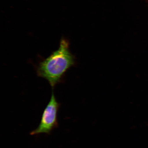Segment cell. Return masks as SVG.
I'll return each mask as SVG.
<instances>
[{"label":"cell","mask_w":148,"mask_h":148,"mask_svg":"<svg viewBox=\"0 0 148 148\" xmlns=\"http://www.w3.org/2000/svg\"><path fill=\"white\" fill-rule=\"evenodd\" d=\"M75 59L66 39H61L58 49L36 66L37 75L46 79L52 88L62 82L66 71L75 64Z\"/></svg>","instance_id":"6da1fadb"},{"label":"cell","mask_w":148,"mask_h":148,"mask_svg":"<svg viewBox=\"0 0 148 148\" xmlns=\"http://www.w3.org/2000/svg\"><path fill=\"white\" fill-rule=\"evenodd\" d=\"M60 103L57 101L53 91L52 92L50 100L42 113L41 119L38 127L31 131L32 136L42 134H50L53 129L58 126V112Z\"/></svg>","instance_id":"7a4b0ae2"}]
</instances>
